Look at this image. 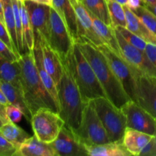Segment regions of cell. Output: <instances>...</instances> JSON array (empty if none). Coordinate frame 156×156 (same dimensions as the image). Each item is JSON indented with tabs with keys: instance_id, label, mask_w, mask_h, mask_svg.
I'll return each mask as SVG.
<instances>
[{
	"instance_id": "16",
	"label": "cell",
	"mask_w": 156,
	"mask_h": 156,
	"mask_svg": "<svg viewBox=\"0 0 156 156\" xmlns=\"http://www.w3.org/2000/svg\"><path fill=\"white\" fill-rule=\"evenodd\" d=\"M40 44L42 51L43 65L46 71L53 79L58 88L63 73L62 59H60L57 53L53 49H52L47 40L41 37Z\"/></svg>"
},
{
	"instance_id": "23",
	"label": "cell",
	"mask_w": 156,
	"mask_h": 156,
	"mask_svg": "<svg viewBox=\"0 0 156 156\" xmlns=\"http://www.w3.org/2000/svg\"><path fill=\"white\" fill-rule=\"evenodd\" d=\"M126 15V27L147 43L156 44V36L126 5H123Z\"/></svg>"
},
{
	"instance_id": "31",
	"label": "cell",
	"mask_w": 156,
	"mask_h": 156,
	"mask_svg": "<svg viewBox=\"0 0 156 156\" xmlns=\"http://www.w3.org/2000/svg\"><path fill=\"white\" fill-rule=\"evenodd\" d=\"M143 24L156 36V16L145 5L132 10Z\"/></svg>"
},
{
	"instance_id": "47",
	"label": "cell",
	"mask_w": 156,
	"mask_h": 156,
	"mask_svg": "<svg viewBox=\"0 0 156 156\" xmlns=\"http://www.w3.org/2000/svg\"><path fill=\"white\" fill-rule=\"evenodd\" d=\"M117 2H119L120 4H121L122 5H126V2H127V0H115Z\"/></svg>"
},
{
	"instance_id": "17",
	"label": "cell",
	"mask_w": 156,
	"mask_h": 156,
	"mask_svg": "<svg viewBox=\"0 0 156 156\" xmlns=\"http://www.w3.org/2000/svg\"><path fill=\"white\" fill-rule=\"evenodd\" d=\"M52 7L56 11L65 23L75 43L78 42L79 37L78 34L77 19L70 0H53Z\"/></svg>"
},
{
	"instance_id": "7",
	"label": "cell",
	"mask_w": 156,
	"mask_h": 156,
	"mask_svg": "<svg viewBox=\"0 0 156 156\" xmlns=\"http://www.w3.org/2000/svg\"><path fill=\"white\" fill-rule=\"evenodd\" d=\"M30 123L35 136L47 143L54 141L65 125L59 113L49 108L37 110L32 115Z\"/></svg>"
},
{
	"instance_id": "29",
	"label": "cell",
	"mask_w": 156,
	"mask_h": 156,
	"mask_svg": "<svg viewBox=\"0 0 156 156\" xmlns=\"http://www.w3.org/2000/svg\"><path fill=\"white\" fill-rule=\"evenodd\" d=\"M82 2L90 13L101 20L105 24L111 25L106 0H82Z\"/></svg>"
},
{
	"instance_id": "25",
	"label": "cell",
	"mask_w": 156,
	"mask_h": 156,
	"mask_svg": "<svg viewBox=\"0 0 156 156\" xmlns=\"http://www.w3.org/2000/svg\"><path fill=\"white\" fill-rule=\"evenodd\" d=\"M0 78L12 83L22 92L21 67L18 60L12 62L0 53Z\"/></svg>"
},
{
	"instance_id": "20",
	"label": "cell",
	"mask_w": 156,
	"mask_h": 156,
	"mask_svg": "<svg viewBox=\"0 0 156 156\" xmlns=\"http://www.w3.org/2000/svg\"><path fill=\"white\" fill-rule=\"evenodd\" d=\"M153 135L126 127L123 143L132 155H140L143 148L152 140Z\"/></svg>"
},
{
	"instance_id": "2",
	"label": "cell",
	"mask_w": 156,
	"mask_h": 156,
	"mask_svg": "<svg viewBox=\"0 0 156 156\" xmlns=\"http://www.w3.org/2000/svg\"><path fill=\"white\" fill-rule=\"evenodd\" d=\"M76 44L92 67L106 97L120 109L124 104L132 100L113 73L102 52L94 44L87 41H80Z\"/></svg>"
},
{
	"instance_id": "11",
	"label": "cell",
	"mask_w": 156,
	"mask_h": 156,
	"mask_svg": "<svg viewBox=\"0 0 156 156\" xmlns=\"http://www.w3.org/2000/svg\"><path fill=\"white\" fill-rule=\"evenodd\" d=\"M126 118V127L154 135L155 118L137 102L129 100L120 108Z\"/></svg>"
},
{
	"instance_id": "40",
	"label": "cell",
	"mask_w": 156,
	"mask_h": 156,
	"mask_svg": "<svg viewBox=\"0 0 156 156\" xmlns=\"http://www.w3.org/2000/svg\"><path fill=\"white\" fill-rule=\"evenodd\" d=\"M5 106L6 105H2V104L0 103V118L1 120L4 122L5 123L9 122V120H8L7 115H6L5 113Z\"/></svg>"
},
{
	"instance_id": "43",
	"label": "cell",
	"mask_w": 156,
	"mask_h": 156,
	"mask_svg": "<svg viewBox=\"0 0 156 156\" xmlns=\"http://www.w3.org/2000/svg\"><path fill=\"white\" fill-rule=\"evenodd\" d=\"M31 1L41 3V4L47 5L52 6V1L53 0H31Z\"/></svg>"
},
{
	"instance_id": "46",
	"label": "cell",
	"mask_w": 156,
	"mask_h": 156,
	"mask_svg": "<svg viewBox=\"0 0 156 156\" xmlns=\"http://www.w3.org/2000/svg\"><path fill=\"white\" fill-rule=\"evenodd\" d=\"M154 140H155V149H154L153 154H152V156H156V118H155V133H154Z\"/></svg>"
},
{
	"instance_id": "12",
	"label": "cell",
	"mask_w": 156,
	"mask_h": 156,
	"mask_svg": "<svg viewBox=\"0 0 156 156\" xmlns=\"http://www.w3.org/2000/svg\"><path fill=\"white\" fill-rule=\"evenodd\" d=\"M56 156L88 155L85 144L73 129L64 125L56 140L50 143Z\"/></svg>"
},
{
	"instance_id": "42",
	"label": "cell",
	"mask_w": 156,
	"mask_h": 156,
	"mask_svg": "<svg viewBox=\"0 0 156 156\" xmlns=\"http://www.w3.org/2000/svg\"><path fill=\"white\" fill-rule=\"evenodd\" d=\"M0 21L4 23V9H3L2 0H0Z\"/></svg>"
},
{
	"instance_id": "39",
	"label": "cell",
	"mask_w": 156,
	"mask_h": 156,
	"mask_svg": "<svg viewBox=\"0 0 156 156\" xmlns=\"http://www.w3.org/2000/svg\"><path fill=\"white\" fill-rule=\"evenodd\" d=\"M126 5L131 10H134V9H138L141 5H143V0H127Z\"/></svg>"
},
{
	"instance_id": "28",
	"label": "cell",
	"mask_w": 156,
	"mask_h": 156,
	"mask_svg": "<svg viewBox=\"0 0 156 156\" xmlns=\"http://www.w3.org/2000/svg\"><path fill=\"white\" fill-rule=\"evenodd\" d=\"M2 2L3 9H4V24L5 25L8 32H9L11 40H12V43H13L14 47L16 49L17 51L19 53L15 15H14L12 0H2Z\"/></svg>"
},
{
	"instance_id": "14",
	"label": "cell",
	"mask_w": 156,
	"mask_h": 156,
	"mask_svg": "<svg viewBox=\"0 0 156 156\" xmlns=\"http://www.w3.org/2000/svg\"><path fill=\"white\" fill-rule=\"evenodd\" d=\"M135 101L156 118V78L140 75L136 77Z\"/></svg>"
},
{
	"instance_id": "27",
	"label": "cell",
	"mask_w": 156,
	"mask_h": 156,
	"mask_svg": "<svg viewBox=\"0 0 156 156\" xmlns=\"http://www.w3.org/2000/svg\"><path fill=\"white\" fill-rule=\"evenodd\" d=\"M20 10H21V21H22L23 44H24V53L30 51L34 47V34L30 24V18L24 1H19ZM23 54V53H22Z\"/></svg>"
},
{
	"instance_id": "36",
	"label": "cell",
	"mask_w": 156,
	"mask_h": 156,
	"mask_svg": "<svg viewBox=\"0 0 156 156\" xmlns=\"http://www.w3.org/2000/svg\"><path fill=\"white\" fill-rule=\"evenodd\" d=\"M0 38H1L2 41H3L5 43L6 45H7L8 47H9V48L17 55V56L21 57V54L17 51L16 49L14 47L13 43H12V40H11V37L10 36H9L7 29H6L5 25L4 23L2 22L1 21H0Z\"/></svg>"
},
{
	"instance_id": "21",
	"label": "cell",
	"mask_w": 156,
	"mask_h": 156,
	"mask_svg": "<svg viewBox=\"0 0 156 156\" xmlns=\"http://www.w3.org/2000/svg\"><path fill=\"white\" fill-rule=\"evenodd\" d=\"M91 17L93 21L94 30L100 37L103 44L107 46L108 48L111 49L121 57V51H120V46H119L117 36H116L115 29L111 25L105 24L101 20L92 14H91Z\"/></svg>"
},
{
	"instance_id": "15",
	"label": "cell",
	"mask_w": 156,
	"mask_h": 156,
	"mask_svg": "<svg viewBox=\"0 0 156 156\" xmlns=\"http://www.w3.org/2000/svg\"><path fill=\"white\" fill-rule=\"evenodd\" d=\"M70 2L74 8L77 19L78 34L79 37L78 42L84 41L91 43L96 47L102 45L103 43L94 30L89 11L79 0H70Z\"/></svg>"
},
{
	"instance_id": "24",
	"label": "cell",
	"mask_w": 156,
	"mask_h": 156,
	"mask_svg": "<svg viewBox=\"0 0 156 156\" xmlns=\"http://www.w3.org/2000/svg\"><path fill=\"white\" fill-rule=\"evenodd\" d=\"M88 155L91 156H130V152L126 149L123 140L109 142L100 145H85Z\"/></svg>"
},
{
	"instance_id": "26",
	"label": "cell",
	"mask_w": 156,
	"mask_h": 156,
	"mask_svg": "<svg viewBox=\"0 0 156 156\" xmlns=\"http://www.w3.org/2000/svg\"><path fill=\"white\" fill-rule=\"evenodd\" d=\"M0 133L18 149L30 136L15 123L9 121L0 127ZM17 150V149H16Z\"/></svg>"
},
{
	"instance_id": "9",
	"label": "cell",
	"mask_w": 156,
	"mask_h": 156,
	"mask_svg": "<svg viewBox=\"0 0 156 156\" xmlns=\"http://www.w3.org/2000/svg\"><path fill=\"white\" fill-rule=\"evenodd\" d=\"M47 42L52 49L57 53L61 59H65L68 56L75 44L74 40L65 23L52 6L50 8V28Z\"/></svg>"
},
{
	"instance_id": "41",
	"label": "cell",
	"mask_w": 156,
	"mask_h": 156,
	"mask_svg": "<svg viewBox=\"0 0 156 156\" xmlns=\"http://www.w3.org/2000/svg\"><path fill=\"white\" fill-rule=\"evenodd\" d=\"M0 103L2 104V105H9V102L8 101L7 98H6L5 96L4 95V94H3L2 91H1V89H0Z\"/></svg>"
},
{
	"instance_id": "18",
	"label": "cell",
	"mask_w": 156,
	"mask_h": 156,
	"mask_svg": "<svg viewBox=\"0 0 156 156\" xmlns=\"http://www.w3.org/2000/svg\"><path fill=\"white\" fill-rule=\"evenodd\" d=\"M15 156H56L50 143L38 140L35 136L29 137L14 154Z\"/></svg>"
},
{
	"instance_id": "8",
	"label": "cell",
	"mask_w": 156,
	"mask_h": 156,
	"mask_svg": "<svg viewBox=\"0 0 156 156\" xmlns=\"http://www.w3.org/2000/svg\"><path fill=\"white\" fill-rule=\"evenodd\" d=\"M114 29L121 51V57L130 67L135 78L140 75L156 78V67L149 60L145 51L126 42L120 32Z\"/></svg>"
},
{
	"instance_id": "22",
	"label": "cell",
	"mask_w": 156,
	"mask_h": 156,
	"mask_svg": "<svg viewBox=\"0 0 156 156\" xmlns=\"http://www.w3.org/2000/svg\"><path fill=\"white\" fill-rule=\"evenodd\" d=\"M0 89L5 96L9 104L20 108L24 114V117L27 119V121L30 122L32 114L26 104L23 93L12 83L1 78H0Z\"/></svg>"
},
{
	"instance_id": "6",
	"label": "cell",
	"mask_w": 156,
	"mask_h": 156,
	"mask_svg": "<svg viewBox=\"0 0 156 156\" xmlns=\"http://www.w3.org/2000/svg\"><path fill=\"white\" fill-rule=\"evenodd\" d=\"M73 131L85 145H100L111 142L92 101L85 103L80 125Z\"/></svg>"
},
{
	"instance_id": "4",
	"label": "cell",
	"mask_w": 156,
	"mask_h": 156,
	"mask_svg": "<svg viewBox=\"0 0 156 156\" xmlns=\"http://www.w3.org/2000/svg\"><path fill=\"white\" fill-rule=\"evenodd\" d=\"M67 58L83 101L87 103L98 98L106 97L92 67L76 43Z\"/></svg>"
},
{
	"instance_id": "45",
	"label": "cell",
	"mask_w": 156,
	"mask_h": 156,
	"mask_svg": "<svg viewBox=\"0 0 156 156\" xmlns=\"http://www.w3.org/2000/svg\"><path fill=\"white\" fill-rule=\"evenodd\" d=\"M146 8H147V9H149V10H150L151 12H152V13H153L154 15H155L156 16V2L154 5H152L147 6Z\"/></svg>"
},
{
	"instance_id": "1",
	"label": "cell",
	"mask_w": 156,
	"mask_h": 156,
	"mask_svg": "<svg viewBox=\"0 0 156 156\" xmlns=\"http://www.w3.org/2000/svg\"><path fill=\"white\" fill-rule=\"evenodd\" d=\"M18 62L21 67L23 95L32 115L41 108H49L59 113L54 100L40 77L33 50L21 54Z\"/></svg>"
},
{
	"instance_id": "37",
	"label": "cell",
	"mask_w": 156,
	"mask_h": 156,
	"mask_svg": "<svg viewBox=\"0 0 156 156\" xmlns=\"http://www.w3.org/2000/svg\"><path fill=\"white\" fill-rule=\"evenodd\" d=\"M0 53L2 55L5 56V58H7L8 59H9L10 61L12 62H15V61H18L20 59V57L18 56H17L9 47L5 44V43L3 41H2L1 38H0Z\"/></svg>"
},
{
	"instance_id": "19",
	"label": "cell",
	"mask_w": 156,
	"mask_h": 156,
	"mask_svg": "<svg viewBox=\"0 0 156 156\" xmlns=\"http://www.w3.org/2000/svg\"><path fill=\"white\" fill-rule=\"evenodd\" d=\"M33 51L34 55L35 64H36L37 68L38 73H39V76L40 77H41V81H42L44 87H45L46 89L47 90L49 94L51 95V97L53 98V99L54 100L55 103H56V106H57L59 111V98H58L57 87H56L53 79H52L51 76L49 75V73L46 71V69H44V65H43L42 51H41L40 39L34 41V47Z\"/></svg>"
},
{
	"instance_id": "13",
	"label": "cell",
	"mask_w": 156,
	"mask_h": 156,
	"mask_svg": "<svg viewBox=\"0 0 156 156\" xmlns=\"http://www.w3.org/2000/svg\"><path fill=\"white\" fill-rule=\"evenodd\" d=\"M24 2L34 30V41L41 37L48 41L51 6L31 0H24Z\"/></svg>"
},
{
	"instance_id": "44",
	"label": "cell",
	"mask_w": 156,
	"mask_h": 156,
	"mask_svg": "<svg viewBox=\"0 0 156 156\" xmlns=\"http://www.w3.org/2000/svg\"><path fill=\"white\" fill-rule=\"evenodd\" d=\"M143 5L145 6H151L154 5L156 2V0H143Z\"/></svg>"
},
{
	"instance_id": "32",
	"label": "cell",
	"mask_w": 156,
	"mask_h": 156,
	"mask_svg": "<svg viewBox=\"0 0 156 156\" xmlns=\"http://www.w3.org/2000/svg\"><path fill=\"white\" fill-rule=\"evenodd\" d=\"M12 7H13L14 15H15V25H16L17 37H18V50L20 54L24 53V44H23V33H22V21H21V10H20L19 0H12Z\"/></svg>"
},
{
	"instance_id": "30",
	"label": "cell",
	"mask_w": 156,
	"mask_h": 156,
	"mask_svg": "<svg viewBox=\"0 0 156 156\" xmlns=\"http://www.w3.org/2000/svg\"><path fill=\"white\" fill-rule=\"evenodd\" d=\"M108 8L111 26L114 28L117 27H126V15L123 5L115 0H106Z\"/></svg>"
},
{
	"instance_id": "35",
	"label": "cell",
	"mask_w": 156,
	"mask_h": 156,
	"mask_svg": "<svg viewBox=\"0 0 156 156\" xmlns=\"http://www.w3.org/2000/svg\"><path fill=\"white\" fill-rule=\"evenodd\" d=\"M16 148L0 133V156H12L16 152Z\"/></svg>"
},
{
	"instance_id": "3",
	"label": "cell",
	"mask_w": 156,
	"mask_h": 156,
	"mask_svg": "<svg viewBox=\"0 0 156 156\" xmlns=\"http://www.w3.org/2000/svg\"><path fill=\"white\" fill-rule=\"evenodd\" d=\"M63 73L58 86L59 101V114L69 129L76 130L82 120L85 103L73 76L68 58L62 59Z\"/></svg>"
},
{
	"instance_id": "38",
	"label": "cell",
	"mask_w": 156,
	"mask_h": 156,
	"mask_svg": "<svg viewBox=\"0 0 156 156\" xmlns=\"http://www.w3.org/2000/svg\"><path fill=\"white\" fill-rule=\"evenodd\" d=\"M145 53L151 62L156 67V44L147 43L145 49Z\"/></svg>"
},
{
	"instance_id": "48",
	"label": "cell",
	"mask_w": 156,
	"mask_h": 156,
	"mask_svg": "<svg viewBox=\"0 0 156 156\" xmlns=\"http://www.w3.org/2000/svg\"><path fill=\"white\" fill-rule=\"evenodd\" d=\"M4 123H4V122H3V121H2V120H1V118H0V127H1V126H2V125H3V124H4Z\"/></svg>"
},
{
	"instance_id": "5",
	"label": "cell",
	"mask_w": 156,
	"mask_h": 156,
	"mask_svg": "<svg viewBox=\"0 0 156 156\" xmlns=\"http://www.w3.org/2000/svg\"><path fill=\"white\" fill-rule=\"evenodd\" d=\"M101 121L103 123L111 142L123 140L126 129V118L120 108L108 98L101 97L92 101Z\"/></svg>"
},
{
	"instance_id": "50",
	"label": "cell",
	"mask_w": 156,
	"mask_h": 156,
	"mask_svg": "<svg viewBox=\"0 0 156 156\" xmlns=\"http://www.w3.org/2000/svg\"><path fill=\"white\" fill-rule=\"evenodd\" d=\"M79 1H81V2H82V0H79Z\"/></svg>"
},
{
	"instance_id": "34",
	"label": "cell",
	"mask_w": 156,
	"mask_h": 156,
	"mask_svg": "<svg viewBox=\"0 0 156 156\" xmlns=\"http://www.w3.org/2000/svg\"><path fill=\"white\" fill-rule=\"evenodd\" d=\"M5 113L7 115L8 120L12 123H18L21 121L22 116H24L22 111L18 107L15 106L13 105H6L5 106Z\"/></svg>"
},
{
	"instance_id": "10",
	"label": "cell",
	"mask_w": 156,
	"mask_h": 156,
	"mask_svg": "<svg viewBox=\"0 0 156 156\" xmlns=\"http://www.w3.org/2000/svg\"><path fill=\"white\" fill-rule=\"evenodd\" d=\"M97 47L105 56L113 73L123 85L129 97L132 100H135L136 82L133 73L129 65L123 58L118 56L105 44Z\"/></svg>"
},
{
	"instance_id": "49",
	"label": "cell",
	"mask_w": 156,
	"mask_h": 156,
	"mask_svg": "<svg viewBox=\"0 0 156 156\" xmlns=\"http://www.w3.org/2000/svg\"><path fill=\"white\" fill-rule=\"evenodd\" d=\"M19 1H24V0H19Z\"/></svg>"
},
{
	"instance_id": "33",
	"label": "cell",
	"mask_w": 156,
	"mask_h": 156,
	"mask_svg": "<svg viewBox=\"0 0 156 156\" xmlns=\"http://www.w3.org/2000/svg\"><path fill=\"white\" fill-rule=\"evenodd\" d=\"M115 28L120 32V34L122 35V37L124 38L126 42L129 43L133 47L141 50L142 51H145L147 42H146L144 40L131 32L126 27H117Z\"/></svg>"
}]
</instances>
